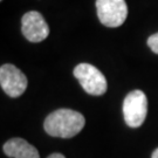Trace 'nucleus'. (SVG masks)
<instances>
[{
  "label": "nucleus",
  "instance_id": "8",
  "mask_svg": "<svg viewBox=\"0 0 158 158\" xmlns=\"http://www.w3.org/2000/svg\"><path fill=\"white\" fill-rule=\"evenodd\" d=\"M148 46L150 47V49L155 54H158V33L152 34L151 36H149V39H148Z\"/></svg>",
  "mask_w": 158,
  "mask_h": 158
},
{
  "label": "nucleus",
  "instance_id": "10",
  "mask_svg": "<svg viewBox=\"0 0 158 158\" xmlns=\"http://www.w3.org/2000/svg\"><path fill=\"white\" fill-rule=\"evenodd\" d=\"M152 158H158V148L152 152Z\"/></svg>",
  "mask_w": 158,
  "mask_h": 158
},
{
  "label": "nucleus",
  "instance_id": "3",
  "mask_svg": "<svg viewBox=\"0 0 158 158\" xmlns=\"http://www.w3.org/2000/svg\"><path fill=\"white\" fill-rule=\"evenodd\" d=\"M73 74L79 80L85 93L94 96H100L107 91V80L104 75L93 64L80 63L74 68Z\"/></svg>",
  "mask_w": 158,
  "mask_h": 158
},
{
  "label": "nucleus",
  "instance_id": "4",
  "mask_svg": "<svg viewBox=\"0 0 158 158\" xmlns=\"http://www.w3.org/2000/svg\"><path fill=\"white\" fill-rule=\"evenodd\" d=\"M96 8L100 21L110 28L119 27L128 17L125 0H96Z\"/></svg>",
  "mask_w": 158,
  "mask_h": 158
},
{
  "label": "nucleus",
  "instance_id": "5",
  "mask_svg": "<svg viewBox=\"0 0 158 158\" xmlns=\"http://www.w3.org/2000/svg\"><path fill=\"white\" fill-rule=\"evenodd\" d=\"M26 75L13 64H2L0 68V85L2 90L13 98L21 96L27 88Z\"/></svg>",
  "mask_w": 158,
  "mask_h": 158
},
{
  "label": "nucleus",
  "instance_id": "2",
  "mask_svg": "<svg viewBox=\"0 0 158 158\" xmlns=\"http://www.w3.org/2000/svg\"><path fill=\"white\" fill-rule=\"evenodd\" d=\"M148 98L142 90H132L123 101V115L125 123L130 128L141 127L147 118Z\"/></svg>",
  "mask_w": 158,
  "mask_h": 158
},
{
  "label": "nucleus",
  "instance_id": "6",
  "mask_svg": "<svg viewBox=\"0 0 158 158\" xmlns=\"http://www.w3.org/2000/svg\"><path fill=\"white\" fill-rule=\"evenodd\" d=\"M23 36L31 42H41L49 35V27L45 18L36 11L27 12L21 20Z\"/></svg>",
  "mask_w": 158,
  "mask_h": 158
},
{
  "label": "nucleus",
  "instance_id": "1",
  "mask_svg": "<svg viewBox=\"0 0 158 158\" xmlns=\"http://www.w3.org/2000/svg\"><path fill=\"white\" fill-rule=\"evenodd\" d=\"M85 124L83 115L72 109H57L45 119L44 128L49 136L72 138L76 136Z\"/></svg>",
  "mask_w": 158,
  "mask_h": 158
},
{
  "label": "nucleus",
  "instance_id": "9",
  "mask_svg": "<svg viewBox=\"0 0 158 158\" xmlns=\"http://www.w3.org/2000/svg\"><path fill=\"white\" fill-rule=\"evenodd\" d=\"M47 158H66L62 153H52L51 156H48Z\"/></svg>",
  "mask_w": 158,
  "mask_h": 158
},
{
  "label": "nucleus",
  "instance_id": "7",
  "mask_svg": "<svg viewBox=\"0 0 158 158\" xmlns=\"http://www.w3.org/2000/svg\"><path fill=\"white\" fill-rule=\"evenodd\" d=\"M4 152L12 158H40L36 148L23 138H12L4 144Z\"/></svg>",
  "mask_w": 158,
  "mask_h": 158
}]
</instances>
